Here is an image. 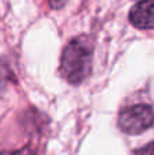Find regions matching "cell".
I'll return each mask as SVG.
<instances>
[{
	"label": "cell",
	"mask_w": 154,
	"mask_h": 155,
	"mask_svg": "<svg viewBox=\"0 0 154 155\" xmlns=\"http://www.w3.org/2000/svg\"><path fill=\"white\" fill-rule=\"evenodd\" d=\"M132 155H154V142H150L143 147L135 150Z\"/></svg>",
	"instance_id": "cell-4"
},
{
	"label": "cell",
	"mask_w": 154,
	"mask_h": 155,
	"mask_svg": "<svg viewBox=\"0 0 154 155\" xmlns=\"http://www.w3.org/2000/svg\"><path fill=\"white\" fill-rule=\"evenodd\" d=\"M93 44L87 37H76L65 45L62 53L60 72L71 84L82 83L92 71Z\"/></svg>",
	"instance_id": "cell-1"
},
{
	"label": "cell",
	"mask_w": 154,
	"mask_h": 155,
	"mask_svg": "<svg viewBox=\"0 0 154 155\" xmlns=\"http://www.w3.org/2000/svg\"><path fill=\"white\" fill-rule=\"evenodd\" d=\"M117 123L124 134L139 135L154 125V109L143 102L127 105L120 110Z\"/></svg>",
	"instance_id": "cell-2"
},
{
	"label": "cell",
	"mask_w": 154,
	"mask_h": 155,
	"mask_svg": "<svg viewBox=\"0 0 154 155\" xmlns=\"http://www.w3.org/2000/svg\"><path fill=\"white\" fill-rule=\"evenodd\" d=\"M130 22L141 30L154 29V0H141L130 11Z\"/></svg>",
	"instance_id": "cell-3"
},
{
	"label": "cell",
	"mask_w": 154,
	"mask_h": 155,
	"mask_svg": "<svg viewBox=\"0 0 154 155\" xmlns=\"http://www.w3.org/2000/svg\"><path fill=\"white\" fill-rule=\"evenodd\" d=\"M65 2L67 0H49V3H51V7L55 8V10H60V8L64 7Z\"/></svg>",
	"instance_id": "cell-5"
},
{
	"label": "cell",
	"mask_w": 154,
	"mask_h": 155,
	"mask_svg": "<svg viewBox=\"0 0 154 155\" xmlns=\"http://www.w3.org/2000/svg\"><path fill=\"white\" fill-rule=\"evenodd\" d=\"M0 155H32L29 150H19V151H14V153H3Z\"/></svg>",
	"instance_id": "cell-6"
}]
</instances>
